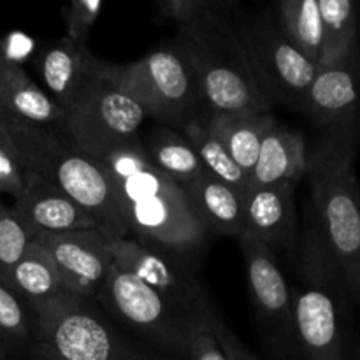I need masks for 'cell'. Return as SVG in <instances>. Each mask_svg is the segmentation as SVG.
<instances>
[{
	"mask_svg": "<svg viewBox=\"0 0 360 360\" xmlns=\"http://www.w3.org/2000/svg\"><path fill=\"white\" fill-rule=\"evenodd\" d=\"M111 179L129 234L192 259L207 234L185 190L146 158L139 137L95 155Z\"/></svg>",
	"mask_w": 360,
	"mask_h": 360,
	"instance_id": "obj_1",
	"label": "cell"
},
{
	"mask_svg": "<svg viewBox=\"0 0 360 360\" xmlns=\"http://www.w3.org/2000/svg\"><path fill=\"white\" fill-rule=\"evenodd\" d=\"M360 122L327 129L308 151L316 231L336 260L352 301H360V188L355 174Z\"/></svg>",
	"mask_w": 360,
	"mask_h": 360,
	"instance_id": "obj_2",
	"label": "cell"
},
{
	"mask_svg": "<svg viewBox=\"0 0 360 360\" xmlns=\"http://www.w3.org/2000/svg\"><path fill=\"white\" fill-rule=\"evenodd\" d=\"M221 2L210 16L179 30L176 48L192 63L207 112L260 115L271 112L273 102L260 88L234 14Z\"/></svg>",
	"mask_w": 360,
	"mask_h": 360,
	"instance_id": "obj_3",
	"label": "cell"
},
{
	"mask_svg": "<svg viewBox=\"0 0 360 360\" xmlns=\"http://www.w3.org/2000/svg\"><path fill=\"white\" fill-rule=\"evenodd\" d=\"M25 169L62 190L109 239L129 238L125 217L101 162L53 127L7 123Z\"/></svg>",
	"mask_w": 360,
	"mask_h": 360,
	"instance_id": "obj_4",
	"label": "cell"
},
{
	"mask_svg": "<svg viewBox=\"0 0 360 360\" xmlns=\"http://www.w3.org/2000/svg\"><path fill=\"white\" fill-rule=\"evenodd\" d=\"M347 283L316 227L308 229L292 288L294 340L304 360H347Z\"/></svg>",
	"mask_w": 360,
	"mask_h": 360,
	"instance_id": "obj_5",
	"label": "cell"
},
{
	"mask_svg": "<svg viewBox=\"0 0 360 360\" xmlns=\"http://www.w3.org/2000/svg\"><path fill=\"white\" fill-rule=\"evenodd\" d=\"M109 77L139 104L144 115L181 132L202 116L199 79L185 53L174 44L155 49L125 65L105 62Z\"/></svg>",
	"mask_w": 360,
	"mask_h": 360,
	"instance_id": "obj_6",
	"label": "cell"
},
{
	"mask_svg": "<svg viewBox=\"0 0 360 360\" xmlns=\"http://www.w3.org/2000/svg\"><path fill=\"white\" fill-rule=\"evenodd\" d=\"M95 302L112 319L120 320L167 352L169 357L188 360L193 340L199 334L211 330L210 326L176 308L116 262L112 264Z\"/></svg>",
	"mask_w": 360,
	"mask_h": 360,
	"instance_id": "obj_7",
	"label": "cell"
},
{
	"mask_svg": "<svg viewBox=\"0 0 360 360\" xmlns=\"http://www.w3.org/2000/svg\"><path fill=\"white\" fill-rule=\"evenodd\" d=\"M37 334L67 360H174L123 336L95 301L65 297L35 309Z\"/></svg>",
	"mask_w": 360,
	"mask_h": 360,
	"instance_id": "obj_8",
	"label": "cell"
},
{
	"mask_svg": "<svg viewBox=\"0 0 360 360\" xmlns=\"http://www.w3.org/2000/svg\"><path fill=\"white\" fill-rule=\"evenodd\" d=\"M234 23L266 97L302 111L319 65L281 34L274 16L234 14Z\"/></svg>",
	"mask_w": 360,
	"mask_h": 360,
	"instance_id": "obj_9",
	"label": "cell"
},
{
	"mask_svg": "<svg viewBox=\"0 0 360 360\" xmlns=\"http://www.w3.org/2000/svg\"><path fill=\"white\" fill-rule=\"evenodd\" d=\"M115 262L125 267L171 304L206 326H213L218 313L200 283L192 259L134 238L111 239Z\"/></svg>",
	"mask_w": 360,
	"mask_h": 360,
	"instance_id": "obj_10",
	"label": "cell"
},
{
	"mask_svg": "<svg viewBox=\"0 0 360 360\" xmlns=\"http://www.w3.org/2000/svg\"><path fill=\"white\" fill-rule=\"evenodd\" d=\"M144 115L136 101L109 77L104 76L83 102L63 115L58 130L91 157L109 148L137 139Z\"/></svg>",
	"mask_w": 360,
	"mask_h": 360,
	"instance_id": "obj_11",
	"label": "cell"
},
{
	"mask_svg": "<svg viewBox=\"0 0 360 360\" xmlns=\"http://www.w3.org/2000/svg\"><path fill=\"white\" fill-rule=\"evenodd\" d=\"M37 243L62 276L67 292L72 297L95 301L115 264L111 239L98 229L41 234Z\"/></svg>",
	"mask_w": 360,
	"mask_h": 360,
	"instance_id": "obj_12",
	"label": "cell"
},
{
	"mask_svg": "<svg viewBox=\"0 0 360 360\" xmlns=\"http://www.w3.org/2000/svg\"><path fill=\"white\" fill-rule=\"evenodd\" d=\"M42 90L60 109L69 112L97 86L104 76V62L65 35L42 46L34 56Z\"/></svg>",
	"mask_w": 360,
	"mask_h": 360,
	"instance_id": "obj_13",
	"label": "cell"
},
{
	"mask_svg": "<svg viewBox=\"0 0 360 360\" xmlns=\"http://www.w3.org/2000/svg\"><path fill=\"white\" fill-rule=\"evenodd\" d=\"M248 274V287L257 315L271 333L285 341L294 340L292 290L280 269L276 253L248 232L238 238Z\"/></svg>",
	"mask_w": 360,
	"mask_h": 360,
	"instance_id": "obj_14",
	"label": "cell"
},
{
	"mask_svg": "<svg viewBox=\"0 0 360 360\" xmlns=\"http://www.w3.org/2000/svg\"><path fill=\"white\" fill-rule=\"evenodd\" d=\"M11 211L16 214L32 239L41 234L98 229L83 207L77 206L48 179L30 171H27L23 192L14 199Z\"/></svg>",
	"mask_w": 360,
	"mask_h": 360,
	"instance_id": "obj_15",
	"label": "cell"
},
{
	"mask_svg": "<svg viewBox=\"0 0 360 360\" xmlns=\"http://www.w3.org/2000/svg\"><path fill=\"white\" fill-rule=\"evenodd\" d=\"M302 112L326 130L360 122V53L336 65L319 67Z\"/></svg>",
	"mask_w": 360,
	"mask_h": 360,
	"instance_id": "obj_16",
	"label": "cell"
},
{
	"mask_svg": "<svg viewBox=\"0 0 360 360\" xmlns=\"http://www.w3.org/2000/svg\"><path fill=\"white\" fill-rule=\"evenodd\" d=\"M245 229L250 236L273 250L290 252L297 238L295 185L252 188L243 197Z\"/></svg>",
	"mask_w": 360,
	"mask_h": 360,
	"instance_id": "obj_17",
	"label": "cell"
},
{
	"mask_svg": "<svg viewBox=\"0 0 360 360\" xmlns=\"http://www.w3.org/2000/svg\"><path fill=\"white\" fill-rule=\"evenodd\" d=\"M308 144L297 130L274 123L264 137L259 158L250 174V190L274 185H295L306 176Z\"/></svg>",
	"mask_w": 360,
	"mask_h": 360,
	"instance_id": "obj_18",
	"label": "cell"
},
{
	"mask_svg": "<svg viewBox=\"0 0 360 360\" xmlns=\"http://www.w3.org/2000/svg\"><path fill=\"white\" fill-rule=\"evenodd\" d=\"M0 105L13 122L58 129L63 111L27 70L0 58Z\"/></svg>",
	"mask_w": 360,
	"mask_h": 360,
	"instance_id": "obj_19",
	"label": "cell"
},
{
	"mask_svg": "<svg viewBox=\"0 0 360 360\" xmlns=\"http://www.w3.org/2000/svg\"><path fill=\"white\" fill-rule=\"evenodd\" d=\"M207 232L232 236L245 234L243 193L210 174L181 186Z\"/></svg>",
	"mask_w": 360,
	"mask_h": 360,
	"instance_id": "obj_20",
	"label": "cell"
},
{
	"mask_svg": "<svg viewBox=\"0 0 360 360\" xmlns=\"http://www.w3.org/2000/svg\"><path fill=\"white\" fill-rule=\"evenodd\" d=\"M274 123L276 120L271 112H260V115L206 112V127L210 134L248 176L255 167L264 137L273 129Z\"/></svg>",
	"mask_w": 360,
	"mask_h": 360,
	"instance_id": "obj_21",
	"label": "cell"
},
{
	"mask_svg": "<svg viewBox=\"0 0 360 360\" xmlns=\"http://www.w3.org/2000/svg\"><path fill=\"white\" fill-rule=\"evenodd\" d=\"M34 309L70 295L51 257L30 241L21 259L4 278Z\"/></svg>",
	"mask_w": 360,
	"mask_h": 360,
	"instance_id": "obj_22",
	"label": "cell"
},
{
	"mask_svg": "<svg viewBox=\"0 0 360 360\" xmlns=\"http://www.w3.org/2000/svg\"><path fill=\"white\" fill-rule=\"evenodd\" d=\"M139 143L148 160L179 186L206 174L192 144L178 130L158 125L144 137H139Z\"/></svg>",
	"mask_w": 360,
	"mask_h": 360,
	"instance_id": "obj_23",
	"label": "cell"
},
{
	"mask_svg": "<svg viewBox=\"0 0 360 360\" xmlns=\"http://www.w3.org/2000/svg\"><path fill=\"white\" fill-rule=\"evenodd\" d=\"M322 55L319 67L336 65L359 53L357 0H319Z\"/></svg>",
	"mask_w": 360,
	"mask_h": 360,
	"instance_id": "obj_24",
	"label": "cell"
},
{
	"mask_svg": "<svg viewBox=\"0 0 360 360\" xmlns=\"http://www.w3.org/2000/svg\"><path fill=\"white\" fill-rule=\"evenodd\" d=\"M273 14L281 34L313 63L322 55V16L319 0H283Z\"/></svg>",
	"mask_w": 360,
	"mask_h": 360,
	"instance_id": "obj_25",
	"label": "cell"
},
{
	"mask_svg": "<svg viewBox=\"0 0 360 360\" xmlns=\"http://www.w3.org/2000/svg\"><path fill=\"white\" fill-rule=\"evenodd\" d=\"M179 134L192 144L206 174L220 179L221 183L232 186L243 195L248 192L250 176L232 160L225 148L211 136L206 127V115L192 120Z\"/></svg>",
	"mask_w": 360,
	"mask_h": 360,
	"instance_id": "obj_26",
	"label": "cell"
},
{
	"mask_svg": "<svg viewBox=\"0 0 360 360\" xmlns=\"http://www.w3.org/2000/svg\"><path fill=\"white\" fill-rule=\"evenodd\" d=\"M37 334L35 309L0 278V345L7 354L28 350Z\"/></svg>",
	"mask_w": 360,
	"mask_h": 360,
	"instance_id": "obj_27",
	"label": "cell"
},
{
	"mask_svg": "<svg viewBox=\"0 0 360 360\" xmlns=\"http://www.w3.org/2000/svg\"><path fill=\"white\" fill-rule=\"evenodd\" d=\"M32 238L11 207L0 202V278H6L21 259Z\"/></svg>",
	"mask_w": 360,
	"mask_h": 360,
	"instance_id": "obj_28",
	"label": "cell"
},
{
	"mask_svg": "<svg viewBox=\"0 0 360 360\" xmlns=\"http://www.w3.org/2000/svg\"><path fill=\"white\" fill-rule=\"evenodd\" d=\"M25 169L16 143L9 129L0 123V195H9L13 199L20 197L25 188Z\"/></svg>",
	"mask_w": 360,
	"mask_h": 360,
	"instance_id": "obj_29",
	"label": "cell"
},
{
	"mask_svg": "<svg viewBox=\"0 0 360 360\" xmlns=\"http://www.w3.org/2000/svg\"><path fill=\"white\" fill-rule=\"evenodd\" d=\"M220 4L213 0H158L155 2V20L174 23L181 30L210 16Z\"/></svg>",
	"mask_w": 360,
	"mask_h": 360,
	"instance_id": "obj_30",
	"label": "cell"
},
{
	"mask_svg": "<svg viewBox=\"0 0 360 360\" xmlns=\"http://www.w3.org/2000/svg\"><path fill=\"white\" fill-rule=\"evenodd\" d=\"M102 0H72L63 6L62 18L65 23V37L79 44H86L90 32L101 18Z\"/></svg>",
	"mask_w": 360,
	"mask_h": 360,
	"instance_id": "obj_31",
	"label": "cell"
},
{
	"mask_svg": "<svg viewBox=\"0 0 360 360\" xmlns=\"http://www.w3.org/2000/svg\"><path fill=\"white\" fill-rule=\"evenodd\" d=\"M211 333L217 338L218 345L224 350L227 360H255V357L246 350L245 345L239 341V338L232 333L231 327L220 319V315L214 319L213 326H211Z\"/></svg>",
	"mask_w": 360,
	"mask_h": 360,
	"instance_id": "obj_32",
	"label": "cell"
},
{
	"mask_svg": "<svg viewBox=\"0 0 360 360\" xmlns=\"http://www.w3.org/2000/svg\"><path fill=\"white\" fill-rule=\"evenodd\" d=\"M34 53V41L28 35L13 32L0 41V58L21 65L25 58Z\"/></svg>",
	"mask_w": 360,
	"mask_h": 360,
	"instance_id": "obj_33",
	"label": "cell"
},
{
	"mask_svg": "<svg viewBox=\"0 0 360 360\" xmlns=\"http://www.w3.org/2000/svg\"><path fill=\"white\" fill-rule=\"evenodd\" d=\"M188 360H227L213 333H202L193 340Z\"/></svg>",
	"mask_w": 360,
	"mask_h": 360,
	"instance_id": "obj_34",
	"label": "cell"
},
{
	"mask_svg": "<svg viewBox=\"0 0 360 360\" xmlns=\"http://www.w3.org/2000/svg\"><path fill=\"white\" fill-rule=\"evenodd\" d=\"M27 352L30 360H67L41 340H34V343L28 347Z\"/></svg>",
	"mask_w": 360,
	"mask_h": 360,
	"instance_id": "obj_35",
	"label": "cell"
},
{
	"mask_svg": "<svg viewBox=\"0 0 360 360\" xmlns=\"http://www.w3.org/2000/svg\"><path fill=\"white\" fill-rule=\"evenodd\" d=\"M11 122V118L9 116H7V112L4 111L2 109V105H0V123H2V125H7V123Z\"/></svg>",
	"mask_w": 360,
	"mask_h": 360,
	"instance_id": "obj_36",
	"label": "cell"
},
{
	"mask_svg": "<svg viewBox=\"0 0 360 360\" xmlns=\"http://www.w3.org/2000/svg\"><path fill=\"white\" fill-rule=\"evenodd\" d=\"M357 28H359V53H360V0H357Z\"/></svg>",
	"mask_w": 360,
	"mask_h": 360,
	"instance_id": "obj_37",
	"label": "cell"
},
{
	"mask_svg": "<svg viewBox=\"0 0 360 360\" xmlns=\"http://www.w3.org/2000/svg\"><path fill=\"white\" fill-rule=\"evenodd\" d=\"M7 352H6V348L2 347V345H0V360H7Z\"/></svg>",
	"mask_w": 360,
	"mask_h": 360,
	"instance_id": "obj_38",
	"label": "cell"
}]
</instances>
